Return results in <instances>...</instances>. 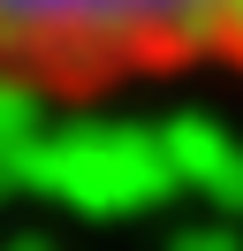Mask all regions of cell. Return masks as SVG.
Returning a JSON list of instances; mask_svg holds the SVG:
<instances>
[{
	"instance_id": "1",
	"label": "cell",
	"mask_w": 243,
	"mask_h": 251,
	"mask_svg": "<svg viewBox=\"0 0 243 251\" xmlns=\"http://www.w3.org/2000/svg\"><path fill=\"white\" fill-rule=\"evenodd\" d=\"M243 84V0H0V92L99 107Z\"/></svg>"
}]
</instances>
